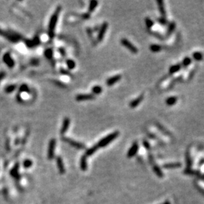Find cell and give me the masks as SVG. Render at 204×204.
<instances>
[{
	"label": "cell",
	"instance_id": "40",
	"mask_svg": "<svg viewBox=\"0 0 204 204\" xmlns=\"http://www.w3.org/2000/svg\"><path fill=\"white\" fill-rule=\"evenodd\" d=\"M31 64L32 65H38V64H39V60H38V59L37 58H33V59H32V60H31Z\"/></svg>",
	"mask_w": 204,
	"mask_h": 204
},
{
	"label": "cell",
	"instance_id": "12",
	"mask_svg": "<svg viewBox=\"0 0 204 204\" xmlns=\"http://www.w3.org/2000/svg\"><path fill=\"white\" fill-rule=\"evenodd\" d=\"M122 78V76L120 75H116L114 76L111 77V78H108L107 80H106V84H107L108 86H112L114 85L115 83H116L117 82L120 80Z\"/></svg>",
	"mask_w": 204,
	"mask_h": 204
},
{
	"label": "cell",
	"instance_id": "46",
	"mask_svg": "<svg viewBox=\"0 0 204 204\" xmlns=\"http://www.w3.org/2000/svg\"><path fill=\"white\" fill-rule=\"evenodd\" d=\"M6 76V73L5 71H0V83L1 82V81L3 80V78H5V77Z\"/></svg>",
	"mask_w": 204,
	"mask_h": 204
},
{
	"label": "cell",
	"instance_id": "2",
	"mask_svg": "<svg viewBox=\"0 0 204 204\" xmlns=\"http://www.w3.org/2000/svg\"><path fill=\"white\" fill-rule=\"evenodd\" d=\"M0 36L5 38L12 43H17L20 40L23 39V37L19 33L14 31H4L0 29Z\"/></svg>",
	"mask_w": 204,
	"mask_h": 204
},
{
	"label": "cell",
	"instance_id": "43",
	"mask_svg": "<svg viewBox=\"0 0 204 204\" xmlns=\"http://www.w3.org/2000/svg\"><path fill=\"white\" fill-rule=\"evenodd\" d=\"M61 73L63 75H71V73H70V72L68 71L67 69H61L60 70Z\"/></svg>",
	"mask_w": 204,
	"mask_h": 204
},
{
	"label": "cell",
	"instance_id": "14",
	"mask_svg": "<svg viewBox=\"0 0 204 204\" xmlns=\"http://www.w3.org/2000/svg\"><path fill=\"white\" fill-rule=\"evenodd\" d=\"M182 167V164L180 163H165L163 165V167L165 169H176V168H180Z\"/></svg>",
	"mask_w": 204,
	"mask_h": 204
},
{
	"label": "cell",
	"instance_id": "30",
	"mask_svg": "<svg viewBox=\"0 0 204 204\" xmlns=\"http://www.w3.org/2000/svg\"><path fill=\"white\" fill-rule=\"evenodd\" d=\"M150 50L153 52H158L162 50L161 46L158 44H152L150 46Z\"/></svg>",
	"mask_w": 204,
	"mask_h": 204
},
{
	"label": "cell",
	"instance_id": "22",
	"mask_svg": "<svg viewBox=\"0 0 204 204\" xmlns=\"http://www.w3.org/2000/svg\"><path fill=\"white\" fill-rule=\"evenodd\" d=\"M99 2L97 1H95V0H92V1H90L89 3V8H88V10H89V13H92L95 10V9L97 8V5H98Z\"/></svg>",
	"mask_w": 204,
	"mask_h": 204
},
{
	"label": "cell",
	"instance_id": "3",
	"mask_svg": "<svg viewBox=\"0 0 204 204\" xmlns=\"http://www.w3.org/2000/svg\"><path fill=\"white\" fill-rule=\"evenodd\" d=\"M119 134H120L119 131H118L112 132V133L106 135V137H103V139L100 140L98 143H97V146H99V148H102V147H105L106 146H107L108 144L114 141V139H116V138L118 137Z\"/></svg>",
	"mask_w": 204,
	"mask_h": 204
},
{
	"label": "cell",
	"instance_id": "33",
	"mask_svg": "<svg viewBox=\"0 0 204 204\" xmlns=\"http://www.w3.org/2000/svg\"><path fill=\"white\" fill-rule=\"evenodd\" d=\"M193 58L196 61H200L203 59V54L199 52H196L193 54H192Z\"/></svg>",
	"mask_w": 204,
	"mask_h": 204
},
{
	"label": "cell",
	"instance_id": "41",
	"mask_svg": "<svg viewBox=\"0 0 204 204\" xmlns=\"http://www.w3.org/2000/svg\"><path fill=\"white\" fill-rule=\"evenodd\" d=\"M16 99H17V101L18 103H24L23 99H22V97L21 96V94H20L19 92H18L17 95V96H16Z\"/></svg>",
	"mask_w": 204,
	"mask_h": 204
},
{
	"label": "cell",
	"instance_id": "13",
	"mask_svg": "<svg viewBox=\"0 0 204 204\" xmlns=\"http://www.w3.org/2000/svg\"><path fill=\"white\" fill-rule=\"evenodd\" d=\"M143 98H144L143 95H141L139 97H138L137 99L133 100L132 101L130 102L129 106H130V107L131 108H136L143 101Z\"/></svg>",
	"mask_w": 204,
	"mask_h": 204
},
{
	"label": "cell",
	"instance_id": "28",
	"mask_svg": "<svg viewBox=\"0 0 204 204\" xmlns=\"http://www.w3.org/2000/svg\"><path fill=\"white\" fill-rule=\"evenodd\" d=\"M44 56L48 60H52L53 58V50L51 48H47L44 50Z\"/></svg>",
	"mask_w": 204,
	"mask_h": 204
},
{
	"label": "cell",
	"instance_id": "37",
	"mask_svg": "<svg viewBox=\"0 0 204 204\" xmlns=\"http://www.w3.org/2000/svg\"><path fill=\"white\" fill-rule=\"evenodd\" d=\"M33 165V161L30 159H26L23 162V167L26 169H29Z\"/></svg>",
	"mask_w": 204,
	"mask_h": 204
},
{
	"label": "cell",
	"instance_id": "11",
	"mask_svg": "<svg viewBox=\"0 0 204 204\" xmlns=\"http://www.w3.org/2000/svg\"><path fill=\"white\" fill-rule=\"evenodd\" d=\"M69 126H70V119L69 118L65 117V118L63 119L62 128H61V130H60L61 134L62 135L65 134V132H66V131L68 130V129H69Z\"/></svg>",
	"mask_w": 204,
	"mask_h": 204
},
{
	"label": "cell",
	"instance_id": "15",
	"mask_svg": "<svg viewBox=\"0 0 204 204\" xmlns=\"http://www.w3.org/2000/svg\"><path fill=\"white\" fill-rule=\"evenodd\" d=\"M56 163H57V165L59 169V171L61 174H63L65 173V167L63 165V160L60 157H56Z\"/></svg>",
	"mask_w": 204,
	"mask_h": 204
},
{
	"label": "cell",
	"instance_id": "31",
	"mask_svg": "<svg viewBox=\"0 0 204 204\" xmlns=\"http://www.w3.org/2000/svg\"><path fill=\"white\" fill-rule=\"evenodd\" d=\"M102 92H103V88H102L101 86L96 85L94 86V87L92 88V92L93 93L94 95L101 94Z\"/></svg>",
	"mask_w": 204,
	"mask_h": 204
},
{
	"label": "cell",
	"instance_id": "20",
	"mask_svg": "<svg viewBox=\"0 0 204 204\" xmlns=\"http://www.w3.org/2000/svg\"><path fill=\"white\" fill-rule=\"evenodd\" d=\"M153 170L154 173H155V174L158 176V177L163 178V176H164V174H163L162 170L160 169V168L158 166H157V165H153Z\"/></svg>",
	"mask_w": 204,
	"mask_h": 204
},
{
	"label": "cell",
	"instance_id": "5",
	"mask_svg": "<svg viewBox=\"0 0 204 204\" xmlns=\"http://www.w3.org/2000/svg\"><path fill=\"white\" fill-rule=\"evenodd\" d=\"M120 42L124 47H126L127 49L129 50L132 53L137 54L138 52V49L137 48V47H135L132 43L130 42L126 38H122Z\"/></svg>",
	"mask_w": 204,
	"mask_h": 204
},
{
	"label": "cell",
	"instance_id": "16",
	"mask_svg": "<svg viewBox=\"0 0 204 204\" xmlns=\"http://www.w3.org/2000/svg\"><path fill=\"white\" fill-rule=\"evenodd\" d=\"M99 149V146L97 145H95V146H92V147H90V148L86 150L85 151V156L86 157H89V156H91L93 155V154L96 152L98 149Z\"/></svg>",
	"mask_w": 204,
	"mask_h": 204
},
{
	"label": "cell",
	"instance_id": "39",
	"mask_svg": "<svg viewBox=\"0 0 204 204\" xmlns=\"http://www.w3.org/2000/svg\"><path fill=\"white\" fill-rule=\"evenodd\" d=\"M158 22H159L160 24H163V25H165V24H167V19H165V17H163L158 18Z\"/></svg>",
	"mask_w": 204,
	"mask_h": 204
},
{
	"label": "cell",
	"instance_id": "6",
	"mask_svg": "<svg viewBox=\"0 0 204 204\" xmlns=\"http://www.w3.org/2000/svg\"><path fill=\"white\" fill-rule=\"evenodd\" d=\"M3 62L5 63V65L9 68H13L14 67L15 65V62L13 58L11 57V54L10 52H6L3 54Z\"/></svg>",
	"mask_w": 204,
	"mask_h": 204
},
{
	"label": "cell",
	"instance_id": "25",
	"mask_svg": "<svg viewBox=\"0 0 204 204\" xmlns=\"http://www.w3.org/2000/svg\"><path fill=\"white\" fill-rule=\"evenodd\" d=\"M180 69H181V65L180 64H176V65H172L169 69V73L171 74L175 73L176 72L180 71Z\"/></svg>",
	"mask_w": 204,
	"mask_h": 204
},
{
	"label": "cell",
	"instance_id": "7",
	"mask_svg": "<svg viewBox=\"0 0 204 204\" xmlns=\"http://www.w3.org/2000/svg\"><path fill=\"white\" fill-rule=\"evenodd\" d=\"M56 141L55 139H52L49 142L48 149V158L49 160L53 159L54 157V151H55Z\"/></svg>",
	"mask_w": 204,
	"mask_h": 204
},
{
	"label": "cell",
	"instance_id": "4",
	"mask_svg": "<svg viewBox=\"0 0 204 204\" xmlns=\"http://www.w3.org/2000/svg\"><path fill=\"white\" fill-rule=\"evenodd\" d=\"M63 141L67 143L68 144H69L70 146H71L72 147H75V149H80V150H83V149H85L86 148V147L85 145H83V143H81L80 142L74 141V140L70 139L69 137H63L62 139Z\"/></svg>",
	"mask_w": 204,
	"mask_h": 204
},
{
	"label": "cell",
	"instance_id": "8",
	"mask_svg": "<svg viewBox=\"0 0 204 204\" xmlns=\"http://www.w3.org/2000/svg\"><path fill=\"white\" fill-rule=\"evenodd\" d=\"M108 27V24L107 22H103V24L101 26V28H100L99 31L98 36H97V40H98V41L101 42L102 40H103V38L105 36V34L106 33V31H107Z\"/></svg>",
	"mask_w": 204,
	"mask_h": 204
},
{
	"label": "cell",
	"instance_id": "35",
	"mask_svg": "<svg viewBox=\"0 0 204 204\" xmlns=\"http://www.w3.org/2000/svg\"><path fill=\"white\" fill-rule=\"evenodd\" d=\"M176 28V23L174 22H171V23L169 24V27H168V31L167 33L168 34H171V33L174 31V29Z\"/></svg>",
	"mask_w": 204,
	"mask_h": 204
},
{
	"label": "cell",
	"instance_id": "42",
	"mask_svg": "<svg viewBox=\"0 0 204 204\" xmlns=\"http://www.w3.org/2000/svg\"><path fill=\"white\" fill-rule=\"evenodd\" d=\"M54 83H55V84H56V85L59 86V87H62V88L66 87V86L65 85V84L63 83L62 82H61V81H54Z\"/></svg>",
	"mask_w": 204,
	"mask_h": 204
},
{
	"label": "cell",
	"instance_id": "19",
	"mask_svg": "<svg viewBox=\"0 0 204 204\" xmlns=\"http://www.w3.org/2000/svg\"><path fill=\"white\" fill-rule=\"evenodd\" d=\"M18 169H19V165H18V163H17L15 167L11 171V175L13 177H14L15 178L19 180L20 178V175L19 174V171H18Z\"/></svg>",
	"mask_w": 204,
	"mask_h": 204
},
{
	"label": "cell",
	"instance_id": "17",
	"mask_svg": "<svg viewBox=\"0 0 204 204\" xmlns=\"http://www.w3.org/2000/svg\"><path fill=\"white\" fill-rule=\"evenodd\" d=\"M157 4L160 13L163 16V17H165V16H166V11H165L164 2L163 1H160V0H158V1H157Z\"/></svg>",
	"mask_w": 204,
	"mask_h": 204
},
{
	"label": "cell",
	"instance_id": "1",
	"mask_svg": "<svg viewBox=\"0 0 204 204\" xmlns=\"http://www.w3.org/2000/svg\"><path fill=\"white\" fill-rule=\"evenodd\" d=\"M62 10V7L58 6L56 9L55 11L51 16L50 19L48 23V34L49 38L50 39H52L54 37V33H55L56 26L57 24V22L59 19V15Z\"/></svg>",
	"mask_w": 204,
	"mask_h": 204
},
{
	"label": "cell",
	"instance_id": "34",
	"mask_svg": "<svg viewBox=\"0 0 204 204\" xmlns=\"http://www.w3.org/2000/svg\"><path fill=\"white\" fill-rule=\"evenodd\" d=\"M145 22H146V27H147V28H148L149 29H151L152 27H153V24H154L153 21H152V20H151L149 17H146V19H145Z\"/></svg>",
	"mask_w": 204,
	"mask_h": 204
},
{
	"label": "cell",
	"instance_id": "18",
	"mask_svg": "<svg viewBox=\"0 0 204 204\" xmlns=\"http://www.w3.org/2000/svg\"><path fill=\"white\" fill-rule=\"evenodd\" d=\"M80 167L83 171H86L87 169V157L85 155H83L80 160Z\"/></svg>",
	"mask_w": 204,
	"mask_h": 204
},
{
	"label": "cell",
	"instance_id": "24",
	"mask_svg": "<svg viewBox=\"0 0 204 204\" xmlns=\"http://www.w3.org/2000/svg\"><path fill=\"white\" fill-rule=\"evenodd\" d=\"M17 89V85H14V84H12V85H9L7 86H6L5 87V89H4V90H5V92L6 93L10 94L11 93V92H13V91H15V90Z\"/></svg>",
	"mask_w": 204,
	"mask_h": 204
},
{
	"label": "cell",
	"instance_id": "45",
	"mask_svg": "<svg viewBox=\"0 0 204 204\" xmlns=\"http://www.w3.org/2000/svg\"><path fill=\"white\" fill-rule=\"evenodd\" d=\"M81 17H82V18L84 19H88L90 18V13L88 12V13H84V14L81 15Z\"/></svg>",
	"mask_w": 204,
	"mask_h": 204
},
{
	"label": "cell",
	"instance_id": "26",
	"mask_svg": "<svg viewBox=\"0 0 204 204\" xmlns=\"http://www.w3.org/2000/svg\"><path fill=\"white\" fill-rule=\"evenodd\" d=\"M31 92V90L29 89V86L27 85V84H22V85L19 87V92L20 94L21 92H27V93H29Z\"/></svg>",
	"mask_w": 204,
	"mask_h": 204
},
{
	"label": "cell",
	"instance_id": "10",
	"mask_svg": "<svg viewBox=\"0 0 204 204\" xmlns=\"http://www.w3.org/2000/svg\"><path fill=\"white\" fill-rule=\"evenodd\" d=\"M95 98V96L93 94H80L77 95L75 100L77 101H85L88 100H92Z\"/></svg>",
	"mask_w": 204,
	"mask_h": 204
},
{
	"label": "cell",
	"instance_id": "9",
	"mask_svg": "<svg viewBox=\"0 0 204 204\" xmlns=\"http://www.w3.org/2000/svg\"><path fill=\"white\" fill-rule=\"evenodd\" d=\"M138 150H139V145H138L137 142L135 141L132 144V146H131L130 149L128 150V154H127V156H128V158H131L137 154Z\"/></svg>",
	"mask_w": 204,
	"mask_h": 204
},
{
	"label": "cell",
	"instance_id": "44",
	"mask_svg": "<svg viewBox=\"0 0 204 204\" xmlns=\"http://www.w3.org/2000/svg\"><path fill=\"white\" fill-rule=\"evenodd\" d=\"M59 52H60L61 56H62L63 57H64L65 56V50L63 48L60 47V48H59Z\"/></svg>",
	"mask_w": 204,
	"mask_h": 204
},
{
	"label": "cell",
	"instance_id": "27",
	"mask_svg": "<svg viewBox=\"0 0 204 204\" xmlns=\"http://www.w3.org/2000/svg\"><path fill=\"white\" fill-rule=\"evenodd\" d=\"M66 65L68 68V69L71 70L73 69L75 67H76V63L75 62V61L73 60H71V59H68V60H66Z\"/></svg>",
	"mask_w": 204,
	"mask_h": 204
},
{
	"label": "cell",
	"instance_id": "29",
	"mask_svg": "<svg viewBox=\"0 0 204 204\" xmlns=\"http://www.w3.org/2000/svg\"><path fill=\"white\" fill-rule=\"evenodd\" d=\"M184 173L186 174H187V175H197L199 176H201V173H199L198 171H192L191 169H186L184 171Z\"/></svg>",
	"mask_w": 204,
	"mask_h": 204
},
{
	"label": "cell",
	"instance_id": "21",
	"mask_svg": "<svg viewBox=\"0 0 204 204\" xmlns=\"http://www.w3.org/2000/svg\"><path fill=\"white\" fill-rule=\"evenodd\" d=\"M178 99L176 97H170L166 99V104L168 106H173L176 103Z\"/></svg>",
	"mask_w": 204,
	"mask_h": 204
},
{
	"label": "cell",
	"instance_id": "32",
	"mask_svg": "<svg viewBox=\"0 0 204 204\" xmlns=\"http://www.w3.org/2000/svg\"><path fill=\"white\" fill-rule=\"evenodd\" d=\"M24 44L26 45V46L28 47L29 48H33L34 47H35L33 40L27 39V38H26V39H24Z\"/></svg>",
	"mask_w": 204,
	"mask_h": 204
},
{
	"label": "cell",
	"instance_id": "47",
	"mask_svg": "<svg viewBox=\"0 0 204 204\" xmlns=\"http://www.w3.org/2000/svg\"><path fill=\"white\" fill-rule=\"evenodd\" d=\"M143 146L145 147V148H146V149H147V150H149V149H150L151 147H150V145H149L148 141H143Z\"/></svg>",
	"mask_w": 204,
	"mask_h": 204
},
{
	"label": "cell",
	"instance_id": "23",
	"mask_svg": "<svg viewBox=\"0 0 204 204\" xmlns=\"http://www.w3.org/2000/svg\"><path fill=\"white\" fill-rule=\"evenodd\" d=\"M186 166L187 169H190L192 166V157L190 156V152H186Z\"/></svg>",
	"mask_w": 204,
	"mask_h": 204
},
{
	"label": "cell",
	"instance_id": "48",
	"mask_svg": "<svg viewBox=\"0 0 204 204\" xmlns=\"http://www.w3.org/2000/svg\"><path fill=\"white\" fill-rule=\"evenodd\" d=\"M197 188H198L199 192H200L201 194H202L203 195V196H204V190L202 188L200 187V186H197Z\"/></svg>",
	"mask_w": 204,
	"mask_h": 204
},
{
	"label": "cell",
	"instance_id": "36",
	"mask_svg": "<svg viewBox=\"0 0 204 204\" xmlns=\"http://www.w3.org/2000/svg\"><path fill=\"white\" fill-rule=\"evenodd\" d=\"M192 63V60L191 58L189 57H186L185 58H184V60H182V65L184 67H187L189 65H190V63Z\"/></svg>",
	"mask_w": 204,
	"mask_h": 204
},
{
	"label": "cell",
	"instance_id": "38",
	"mask_svg": "<svg viewBox=\"0 0 204 204\" xmlns=\"http://www.w3.org/2000/svg\"><path fill=\"white\" fill-rule=\"evenodd\" d=\"M33 41L34 42V44H35V47L39 46L40 44V43H41V41H40V39L38 36H35L34 38L33 39Z\"/></svg>",
	"mask_w": 204,
	"mask_h": 204
},
{
	"label": "cell",
	"instance_id": "49",
	"mask_svg": "<svg viewBox=\"0 0 204 204\" xmlns=\"http://www.w3.org/2000/svg\"><path fill=\"white\" fill-rule=\"evenodd\" d=\"M162 204H171V202H170L169 201H165V203H163Z\"/></svg>",
	"mask_w": 204,
	"mask_h": 204
}]
</instances>
